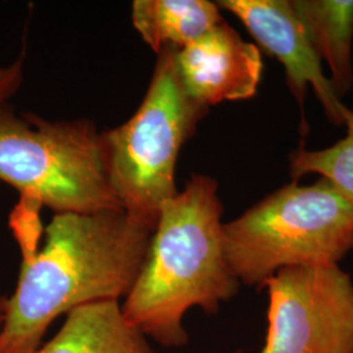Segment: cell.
Returning a JSON list of instances; mask_svg holds the SVG:
<instances>
[{"instance_id": "obj_3", "label": "cell", "mask_w": 353, "mask_h": 353, "mask_svg": "<svg viewBox=\"0 0 353 353\" xmlns=\"http://www.w3.org/2000/svg\"><path fill=\"white\" fill-rule=\"evenodd\" d=\"M233 275L263 287L279 270L339 263L353 250V204L327 179L293 181L223 227Z\"/></svg>"}, {"instance_id": "obj_14", "label": "cell", "mask_w": 353, "mask_h": 353, "mask_svg": "<svg viewBox=\"0 0 353 353\" xmlns=\"http://www.w3.org/2000/svg\"><path fill=\"white\" fill-rule=\"evenodd\" d=\"M7 313V299H0V330L3 327Z\"/></svg>"}, {"instance_id": "obj_12", "label": "cell", "mask_w": 353, "mask_h": 353, "mask_svg": "<svg viewBox=\"0 0 353 353\" xmlns=\"http://www.w3.org/2000/svg\"><path fill=\"white\" fill-rule=\"evenodd\" d=\"M347 134L334 145L307 151L303 145L290 154V174L299 181L307 174H319L353 204V110L345 108Z\"/></svg>"}, {"instance_id": "obj_7", "label": "cell", "mask_w": 353, "mask_h": 353, "mask_svg": "<svg viewBox=\"0 0 353 353\" xmlns=\"http://www.w3.org/2000/svg\"><path fill=\"white\" fill-rule=\"evenodd\" d=\"M216 4L233 13L259 48L283 64L288 88L301 112L303 135L307 134L305 101L310 88L328 121L336 126L344 125L347 106L341 103L325 74L292 0H221Z\"/></svg>"}, {"instance_id": "obj_8", "label": "cell", "mask_w": 353, "mask_h": 353, "mask_svg": "<svg viewBox=\"0 0 353 353\" xmlns=\"http://www.w3.org/2000/svg\"><path fill=\"white\" fill-rule=\"evenodd\" d=\"M176 72L190 96L211 108L254 97L263 74L262 52L225 21L176 51Z\"/></svg>"}, {"instance_id": "obj_9", "label": "cell", "mask_w": 353, "mask_h": 353, "mask_svg": "<svg viewBox=\"0 0 353 353\" xmlns=\"http://www.w3.org/2000/svg\"><path fill=\"white\" fill-rule=\"evenodd\" d=\"M34 353H153L147 336L127 322L119 301L72 309L61 331Z\"/></svg>"}, {"instance_id": "obj_6", "label": "cell", "mask_w": 353, "mask_h": 353, "mask_svg": "<svg viewBox=\"0 0 353 353\" xmlns=\"http://www.w3.org/2000/svg\"><path fill=\"white\" fill-rule=\"evenodd\" d=\"M263 287L261 353H353V281L338 263L281 268Z\"/></svg>"}, {"instance_id": "obj_1", "label": "cell", "mask_w": 353, "mask_h": 353, "mask_svg": "<svg viewBox=\"0 0 353 353\" xmlns=\"http://www.w3.org/2000/svg\"><path fill=\"white\" fill-rule=\"evenodd\" d=\"M154 228L123 210L55 214L43 246L24 255L0 330V353H34L61 314L126 297Z\"/></svg>"}, {"instance_id": "obj_11", "label": "cell", "mask_w": 353, "mask_h": 353, "mask_svg": "<svg viewBox=\"0 0 353 353\" xmlns=\"http://www.w3.org/2000/svg\"><path fill=\"white\" fill-rule=\"evenodd\" d=\"M331 85L341 99L353 87V0H292Z\"/></svg>"}, {"instance_id": "obj_13", "label": "cell", "mask_w": 353, "mask_h": 353, "mask_svg": "<svg viewBox=\"0 0 353 353\" xmlns=\"http://www.w3.org/2000/svg\"><path fill=\"white\" fill-rule=\"evenodd\" d=\"M24 80V58L11 64H0V114L8 110L10 100L19 92Z\"/></svg>"}, {"instance_id": "obj_5", "label": "cell", "mask_w": 353, "mask_h": 353, "mask_svg": "<svg viewBox=\"0 0 353 353\" xmlns=\"http://www.w3.org/2000/svg\"><path fill=\"white\" fill-rule=\"evenodd\" d=\"M0 181L26 204L55 214L122 210L109 182L100 132L88 119L0 114Z\"/></svg>"}, {"instance_id": "obj_10", "label": "cell", "mask_w": 353, "mask_h": 353, "mask_svg": "<svg viewBox=\"0 0 353 353\" xmlns=\"http://www.w3.org/2000/svg\"><path fill=\"white\" fill-rule=\"evenodd\" d=\"M131 20L140 37L156 51H178L224 21L208 0H135Z\"/></svg>"}, {"instance_id": "obj_4", "label": "cell", "mask_w": 353, "mask_h": 353, "mask_svg": "<svg viewBox=\"0 0 353 353\" xmlns=\"http://www.w3.org/2000/svg\"><path fill=\"white\" fill-rule=\"evenodd\" d=\"M176 51L159 54L135 114L102 132L109 182L126 214L156 228L165 203L178 194L176 165L185 143L208 112L183 87Z\"/></svg>"}, {"instance_id": "obj_2", "label": "cell", "mask_w": 353, "mask_h": 353, "mask_svg": "<svg viewBox=\"0 0 353 353\" xmlns=\"http://www.w3.org/2000/svg\"><path fill=\"white\" fill-rule=\"evenodd\" d=\"M219 183L192 174L160 211L139 276L122 313L128 323L165 347L188 343L182 319L191 307L207 313L230 300L240 281L228 265Z\"/></svg>"}]
</instances>
